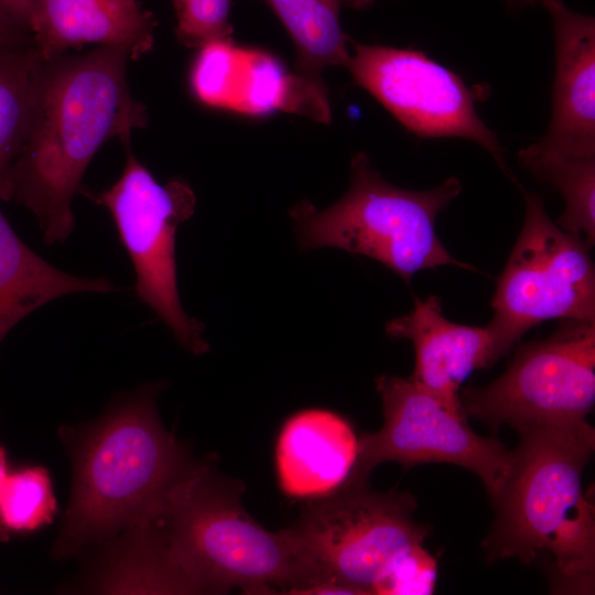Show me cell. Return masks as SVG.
Masks as SVG:
<instances>
[{
    "mask_svg": "<svg viewBox=\"0 0 595 595\" xmlns=\"http://www.w3.org/2000/svg\"><path fill=\"white\" fill-rule=\"evenodd\" d=\"M520 164L552 184L565 208L558 225L591 247L595 240V156H569L541 149L537 143L518 153Z\"/></svg>",
    "mask_w": 595,
    "mask_h": 595,
    "instance_id": "19",
    "label": "cell"
},
{
    "mask_svg": "<svg viewBox=\"0 0 595 595\" xmlns=\"http://www.w3.org/2000/svg\"><path fill=\"white\" fill-rule=\"evenodd\" d=\"M9 532L0 526V541H8Z\"/></svg>",
    "mask_w": 595,
    "mask_h": 595,
    "instance_id": "26",
    "label": "cell"
},
{
    "mask_svg": "<svg viewBox=\"0 0 595 595\" xmlns=\"http://www.w3.org/2000/svg\"><path fill=\"white\" fill-rule=\"evenodd\" d=\"M161 388L141 387L69 441L72 494L55 558L67 559L151 519L194 466L184 445L160 421L155 398Z\"/></svg>",
    "mask_w": 595,
    "mask_h": 595,
    "instance_id": "3",
    "label": "cell"
},
{
    "mask_svg": "<svg viewBox=\"0 0 595 595\" xmlns=\"http://www.w3.org/2000/svg\"><path fill=\"white\" fill-rule=\"evenodd\" d=\"M8 475H9V472H8L7 452L4 447L0 446V495H1V491H2V488L4 486Z\"/></svg>",
    "mask_w": 595,
    "mask_h": 595,
    "instance_id": "24",
    "label": "cell"
},
{
    "mask_svg": "<svg viewBox=\"0 0 595 595\" xmlns=\"http://www.w3.org/2000/svg\"><path fill=\"white\" fill-rule=\"evenodd\" d=\"M520 442L507 480L493 499L496 518L483 547L488 561L540 560L553 589L589 593L595 576L594 505L582 472L595 448L586 421L517 429Z\"/></svg>",
    "mask_w": 595,
    "mask_h": 595,
    "instance_id": "2",
    "label": "cell"
},
{
    "mask_svg": "<svg viewBox=\"0 0 595 595\" xmlns=\"http://www.w3.org/2000/svg\"><path fill=\"white\" fill-rule=\"evenodd\" d=\"M156 25L140 0H34L31 36L43 60L91 43L137 60L152 50Z\"/></svg>",
    "mask_w": 595,
    "mask_h": 595,
    "instance_id": "15",
    "label": "cell"
},
{
    "mask_svg": "<svg viewBox=\"0 0 595 595\" xmlns=\"http://www.w3.org/2000/svg\"><path fill=\"white\" fill-rule=\"evenodd\" d=\"M353 80L420 138L459 137L486 149L508 174L496 134L476 112L474 94L459 76L421 51L354 42Z\"/></svg>",
    "mask_w": 595,
    "mask_h": 595,
    "instance_id": "11",
    "label": "cell"
},
{
    "mask_svg": "<svg viewBox=\"0 0 595 595\" xmlns=\"http://www.w3.org/2000/svg\"><path fill=\"white\" fill-rule=\"evenodd\" d=\"M459 398L465 415L491 430L584 422L595 403V322L564 321L549 337L518 347L496 380Z\"/></svg>",
    "mask_w": 595,
    "mask_h": 595,
    "instance_id": "9",
    "label": "cell"
},
{
    "mask_svg": "<svg viewBox=\"0 0 595 595\" xmlns=\"http://www.w3.org/2000/svg\"><path fill=\"white\" fill-rule=\"evenodd\" d=\"M33 6L34 0H0V21L31 36Z\"/></svg>",
    "mask_w": 595,
    "mask_h": 595,
    "instance_id": "22",
    "label": "cell"
},
{
    "mask_svg": "<svg viewBox=\"0 0 595 595\" xmlns=\"http://www.w3.org/2000/svg\"><path fill=\"white\" fill-rule=\"evenodd\" d=\"M56 512L50 473L29 466L9 474L0 495V526L8 532L34 531L53 520Z\"/></svg>",
    "mask_w": 595,
    "mask_h": 595,
    "instance_id": "20",
    "label": "cell"
},
{
    "mask_svg": "<svg viewBox=\"0 0 595 595\" xmlns=\"http://www.w3.org/2000/svg\"><path fill=\"white\" fill-rule=\"evenodd\" d=\"M241 483L194 464L149 521L193 593L296 594L312 583L288 528L271 532L245 510Z\"/></svg>",
    "mask_w": 595,
    "mask_h": 595,
    "instance_id": "5",
    "label": "cell"
},
{
    "mask_svg": "<svg viewBox=\"0 0 595 595\" xmlns=\"http://www.w3.org/2000/svg\"><path fill=\"white\" fill-rule=\"evenodd\" d=\"M415 497L348 480L309 500L288 527L312 584L299 594L426 595L436 561L424 548L430 528L413 519Z\"/></svg>",
    "mask_w": 595,
    "mask_h": 595,
    "instance_id": "4",
    "label": "cell"
},
{
    "mask_svg": "<svg viewBox=\"0 0 595 595\" xmlns=\"http://www.w3.org/2000/svg\"><path fill=\"white\" fill-rule=\"evenodd\" d=\"M121 142L126 163L117 182L105 191L93 193L82 186L79 192L110 213L134 269L139 300L155 312L185 349L202 355L208 350L204 325L182 306L175 260L176 230L193 215L195 194L182 178L159 183L133 155L130 138Z\"/></svg>",
    "mask_w": 595,
    "mask_h": 595,
    "instance_id": "8",
    "label": "cell"
},
{
    "mask_svg": "<svg viewBox=\"0 0 595 595\" xmlns=\"http://www.w3.org/2000/svg\"><path fill=\"white\" fill-rule=\"evenodd\" d=\"M555 40L552 116L536 142L569 156H595V20L570 9L563 0H541Z\"/></svg>",
    "mask_w": 595,
    "mask_h": 595,
    "instance_id": "12",
    "label": "cell"
},
{
    "mask_svg": "<svg viewBox=\"0 0 595 595\" xmlns=\"http://www.w3.org/2000/svg\"><path fill=\"white\" fill-rule=\"evenodd\" d=\"M116 290L106 278L77 277L52 266L15 234L0 210V344L20 321L55 299Z\"/></svg>",
    "mask_w": 595,
    "mask_h": 595,
    "instance_id": "16",
    "label": "cell"
},
{
    "mask_svg": "<svg viewBox=\"0 0 595 595\" xmlns=\"http://www.w3.org/2000/svg\"><path fill=\"white\" fill-rule=\"evenodd\" d=\"M510 4H521V3H528L532 0H507Z\"/></svg>",
    "mask_w": 595,
    "mask_h": 595,
    "instance_id": "27",
    "label": "cell"
},
{
    "mask_svg": "<svg viewBox=\"0 0 595 595\" xmlns=\"http://www.w3.org/2000/svg\"><path fill=\"white\" fill-rule=\"evenodd\" d=\"M33 44L32 37L0 21V48Z\"/></svg>",
    "mask_w": 595,
    "mask_h": 595,
    "instance_id": "23",
    "label": "cell"
},
{
    "mask_svg": "<svg viewBox=\"0 0 595 595\" xmlns=\"http://www.w3.org/2000/svg\"><path fill=\"white\" fill-rule=\"evenodd\" d=\"M350 186L326 209L302 201L291 210L302 250L334 247L375 259L409 282L419 271L457 261L435 231L437 215L459 194L450 177L428 191L400 188L387 182L363 152L350 163Z\"/></svg>",
    "mask_w": 595,
    "mask_h": 595,
    "instance_id": "6",
    "label": "cell"
},
{
    "mask_svg": "<svg viewBox=\"0 0 595 595\" xmlns=\"http://www.w3.org/2000/svg\"><path fill=\"white\" fill-rule=\"evenodd\" d=\"M387 334L412 342L415 363L410 379L448 409L462 410L458 389L475 370L496 363L490 326H468L447 320L437 296L414 299L413 310L391 320Z\"/></svg>",
    "mask_w": 595,
    "mask_h": 595,
    "instance_id": "13",
    "label": "cell"
},
{
    "mask_svg": "<svg viewBox=\"0 0 595 595\" xmlns=\"http://www.w3.org/2000/svg\"><path fill=\"white\" fill-rule=\"evenodd\" d=\"M175 10L177 40L199 48L215 41L231 39L230 0H171Z\"/></svg>",
    "mask_w": 595,
    "mask_h": 595,
    "instance_id": "21",
    "label": "cell"
},
{
    "mask_svg": "<svg viewBox=\"0 0 595 595\" xmlns=\"http://www.w3.org/2000/svg\"><path fill=\"white\" fill-rule=\"evenodd\" d=\"M278 17L292 39L296 56L295 74L323 82L328 66H347L349 39L339 15L347 0H262Z\"/></svg>",
    "mask_w": 595,
    "mask_h": 595,
    "instance_id": "17",
    "label": "cell"
},
{
    "mask_svg": "<svg viewBox=\"0 0 595 595\" xmlns=\"http://www.w3.org/2000/svg\"><path fill=\"white\" fill-rule=\"evenodd\" d=\"M359 437L342 415L305 409L282 425L275 445V472L281 491L296 499L329 496L349 479Z\"/></svg>",
    "mask_w": 595,
    "mask_h": 595,
    "instance_id": "14",
    "label": "cell"
},
{
    "mask_svg": "<svg viewBox=\"0 0 595 595\" xmlns=\"http://www.w3.org/2000/svg\"><path fill=\"white\" fill-rule=\"evenodd\" d=\"M383 424L359 437L358 456L348 480H368L381 463L403 468L424 463H451L475 473L494 499L507 480L513 451L496 437L476 434L465 414L448 409L410 378L381 375L376 379Z\"/></svg>",
    "mask_w": 595,
    "mask_h": 595,
    "instance_id": "10",
    "label": "cell"
},
{
    "mask_svg": "<svg viewBox=\"0 0 595 595\" xmlns=\"http://www.w3.org/2000/svg\"><path fill=\"white\" fill-rule=\"evenodd\" d=\"M375 0H347L346 4L354 9H365L374 3Z\"/></svg>",
    "mask_w": 595,
    "mask_h": 595,
    "instance_id": "25",
    "label": "cell"
},
{
    "mask_svg": "<svg viewBox=\"0 0 595 595\" xmlns=\"http://www.w3.org/2000/svg\"><path fill=\"white\" fill-rule=\"evenodd\" d=\"M130 60L123 47L98 46L42 62L32 128L9 175V201L34 215L48 245L73 232L72 202L101 145L147 125L145 108L129 88Z\"/></svg>",
    "mask_w": 595,
    "mask_h": 595,
    "instance_id": "1",
    "label": "cell"
},
{
    "mask_svg": "<svg viewBox=\"0 0 595 595\" xmlns=\"http://www.w3.org/2000/svg\"><path fill=\"white\" fill-rule=\"evenodd\" d=\"M526 216L497 280L488 323L498 361L540 323L595 322V269L589 247L549 217L541 196L524 193Z\"/></svg>",
    "mask_w": 595,
    "mask_h": 595,
    "instance_id": "7",
    "label": "cell"
},
{
    "mask_svg": "<svg viewBox=\"0 0 595 595\" xmlns=\"http://www.w3.org/2000/svg\"><path fill=\"white\" fill-rule=\"evenodd\" d=\"M43 58L34 44L0 48V199L9 201L11 167L30 134Z\"/></svg>",
    "mask_w": 595,
    "mask_h": 595,
    "instance_id": "18",
    "label": "cell"
}]
</instances>
